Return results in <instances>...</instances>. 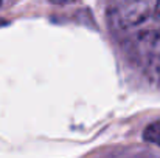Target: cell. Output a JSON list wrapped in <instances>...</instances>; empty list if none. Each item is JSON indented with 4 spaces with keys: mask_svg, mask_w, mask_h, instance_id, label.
Here are the masks:
<instances>
[{
    "mask_svg": "<svg viewBox=\"0 0 160 158\" xmlns=\"http://www.w3.org/2000/svg\"><path fill=\"white\" fill-rule=\"evenodd\" d=\"M143 138H145V141L160 147V121L151 122L149 126H146V129L143 132Z\"/></svg>",
    "mask_w": 160,
    "mask_h": 158,
    "instance_id": "obj_1",
    "label": "cell"
},
{
    "mask_svg": "<svg viewBox=\"0 0 160 158\" xmlns=\"http://www.w3.org/2000/svg\"><path fill=\"white\" fill-rule=\"evenodd\" d=\"M0 3H2V0H0Z\"/></svg>",
    "mask_w": 160,
    "mask_h": 158,
    "instance_id": "obj_2",
    "label": "cell"
}]
</instances>
